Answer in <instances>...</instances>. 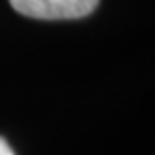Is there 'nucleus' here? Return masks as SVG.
<instances>
[{
    "label": "nucleus",
    "instance_id": "obj_1",
    "mask_svg": "<svg viewBox=\"0 0 155 155\" xmlns=\"http://www.w3.org/2000/svg\"><path fill=\"white\" fill-rule=\"evenodd\" d=\"M15 12L30 19L69 21L95 12L99 0H9Z\"/></svg>",
    "mask_w": 155,
    "mask_h": 155
},
{
    "label": "nucleus",
    "instance_id": "obj_2",
    "mask_svg": "<svg viewBox=\"0 0 155 155\" xmlns=\"http://www.w3.org/2000/svg\"><path fill=\"white\" fill-rule=\"evenodd\" d=\"M0 155H15L13 150L9 148V144H8L2 137H0Z\"/></svg>",
    "mask_w": 155,
    "mask_h": 155
}]
</instances>
